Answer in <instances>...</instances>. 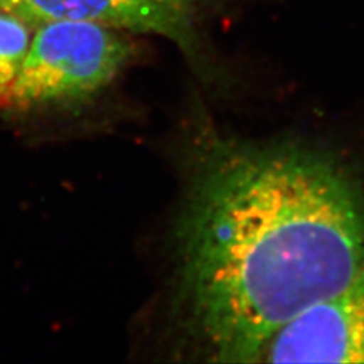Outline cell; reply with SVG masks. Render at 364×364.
Returning a JSON list of instances; mask_svg holds the SVG:
<instances>
[{
	"label": "cell",
	"instance_id": "4",
	"mask_svg": "<svg viewBox=\"0 0 364 364\" xmlns=\"http://www.w3.org/2000/svg\"><path fill=\"white\" fill-rule=\"evenodd\" d=\"M199 0H0V11L32 26L50 21H91L119 31L161 36L186 52L195 44Z\"/></svg>",
	"mask_w": 364,
	"mask_h": 364
},
{
	"label": "cell",
	"instance_id": "3",
	"mask_svg": "<svg viewBox=\"0 0 364 364\" xmlns=\"http://www.w3.org/2000/svg\"><path fill=\"white\" fill-rule=\"evenodd\" d=\"M263 355L270 363L364 364V266L343 290L282 326Z\"/></svg>",
	"mask_w": 364,
	"mask_h": 364
},
{
	"label": "cell",
	"instance_id": "5",
	"mask_svg": "<svg viewBox=\"0 0 364 364\" xmlns=\"http://www.w3.org/2000/svg\"><path fill=\"white\" fill-rule=\"evenodd\" d=\"M32 25L0 11V108L6 109L32 41Z\"/></svg>",
	"mask_w": 364,
	"mask_h": 364
},
{
	"label": "cell",
	"instance_id": "2",
	"mask_svg": "<svg viewBox=\"0 0 364 364\" xmlns=\"http://www.w3.org/2000/svg\"><path fill=\"white\" fill-rule=\"evenodd\" d=\"M91 21L40 25L11 95L9 108L32 109L72 104L99 93L132 53L129 40Z\"/></svg>",
	"mask_w": 364,
	"mask_h": 364
},
{
	"label": "cell",
	"instance_id": "1",
	"mask_svg": "<svg viewBox=\"0 0 364 364\" xmlns=\"http://www.w3.org/2000/svg\"><path fill=\"white\" fill-rule=\"evenodd\" d=\"M178 235L182 299L220 363L258 361L282 326L364 266V214L350 181L296 146H215Z\"/></svg>",
	"mask_w": 364,
	"mask_h": 364
}]
</instances>
